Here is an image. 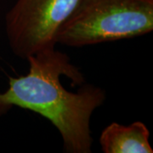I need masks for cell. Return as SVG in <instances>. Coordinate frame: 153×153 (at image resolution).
<instances>
[{
    "mask_svg": "<svg viewBox=\"0 0 153 153\" xmlns=\"http://www.w3.org/2000/svg\"><path fill=\"white\" fill-rule=\"evenodd\" d=\"M153 30V0H81L62 25L57 44L69 47L115 42Z\"/></svg>",
    "mask_w": 153,
    "mask_h": 153,
    "instance_id": "2",
    "label": "cell"
},
{
    "mask_svg": "<svg viewBox=\"0 0 153 153\" xmlns=\"http://www.w3.org/2000/svg\"><path fill=\"white\" fill-rule=\"evenodd\" d=\"M81 0H16L5 16L12 52L22 59L55 48L62 25Z\"/></svg>",
    "mask_w": 153,
    "mask_h": 153,
    "instance_id": "3",
    "label": "cell"
},
{
    "mask_svg": "<svg viewBox=\"0 0 153 153\" xmlns=\"http://www.w3.org/2000/svg\"><path fill=\"white\" fill-rule=\"evenodd\" d=\"M29 71L10 76L9 88L0 93V116L13 107L32 111L55 126L68 153H90V120L105 100L103 88L84 83L70 57L55 48L27 58Z\"/></svg>",
    "mask_w": 153,
    "mask_h": 153,
    "instance_id": "1",
    "label": "cell"
},
{
    "mask_svg": "<svg viewBox=\"0 0 153 153\" xmlns=\"http://www.w3.org/2000/svg\"><path fill=\"white\" fill-rule=\"evenodd\" d=\"M149 138V129L142 122L129 125L112 123L101 133L100 145L104 153H152Z\"/></svg>",
    "mask_w": 153,
    "mask_h": 153,
    "instance_id": "4",
    "label": "cell"
}]
</instances>
